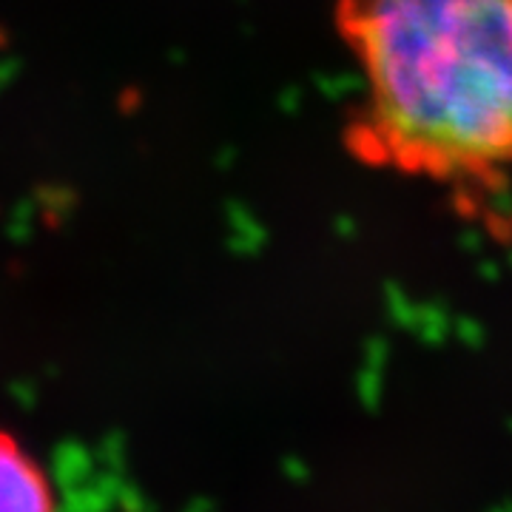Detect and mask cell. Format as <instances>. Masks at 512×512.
<instances>
[{
	"instance_id": "7a4b0ae2",
	"label": "cell",
	"mask_w": 512,
	"mask_h": 512,
	"mask_svg": "<svg viewBox=\"0 0 512 512\" xmlns=\"http://www.w3.org/2000/svg\"><path fill=\"white\" fill-rule=\"evenodd\" d=\"M0 512H60L49 470L6 430H0Z\"/></svg>"
},
{
	"instance_id": "6da1fadb",
	"label": "cell",
	"mask_w": 512,
	"mask_h": 512,
	"mask_svg": "<svg viewBox=\"0 0 512 512\" xmlns=\"http://www.w3.org/2000/svg\"><path fill=\"white\" fill-rule=\"evenodd\" d=\"M353 160L456 194L512 180V0H336Z\"/></svg>"
}]
</instances>
